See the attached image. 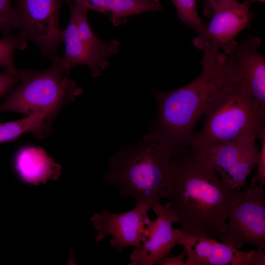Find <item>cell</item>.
<instances>
[{
  "mask_svg": "<svg viewBox=\"0 0 265 265\" xmlns=\"http://www.w3.org/2000/svg\"><path fill=\"white\" fill-rule=\"evenodd\" d=\"M233 191L196 154L185 151L172 158L164 197L184 232L219 238Z\"/></svg>",
  "mask_w": 265,
  "mask_h": 265,
  "instance_id": "1",
  "label": "cell"
},
{
  "mask_svg": "<svg viewBox=\"0 0 265 265\" xmlns=\"http://www.w3.org/2000/svg\"><path fill=\"white\" fill-rule=\"evenodd\" d=\"M203 52L202 71L194 80L172 91H152L158 115L148 132L166 143L173 157L185 151L196 122L225 77L226 55L211 50Z\"/></svg>",
  "mask_w": 265,
  "mask_h": 265,
  "instance_id": "2",
  "label": "cell"
},
{
  "mask_svg": "<svg viewBox=\"0 0 265 265\" xmlns=\"http://www.w3.org/2000/svg\"><path fill=\"white\" fill-rule=\"evenodd\" d=\"M173 157L166 143L147 132L136 144H125L109 157L103 182L151 209L164 196Z\"/></svg>",
  "mask_w": 265,
  "mask_h": 265,
  "instance_id": "3",
  "label": "cell"
},
{
  "mask_svg": "<svg viewBox=\"0 0 265 265\" xmlns=\"http://www.w3.org/2000/svg\"><path fill=\"white\" fill-rule=\"evenodd\" d=\"M202 129L192 134V150L221 143L258 138L265 114L240 85L225 77L211 97Z\"/></svg>",
  "mask_w": 265,
  "mask_h": 265,
  "instance_id": "4",
  "label": "cell"
},
{
  "mask_svg": "<svg viewBox=\"0 0 265 265\" xmlns=\"http://www.w3.org/2000/svg\"><path fill=\"white\" fill-rule=\"evenodd\" d=\"M18 85L0 105V113H20L26 115L48 113L54 115L66 104L73 102L82 89L56 62L48 69L19 70Z\"/></svg>",
  "mask_w": 265,
  "mask_h": 265,
  "instance_id": "5",
  "label": "cell"
},
{
  "mask_svg": "<svg viewBox=\"0 0 265 265\" xmlns=\"http://www.w3.org/2000/svg\"><path fill=\"white\" fill-rule=\"evenodd\" d=\"M71 13L67 26L62 29L61 42L64 43V55L56 62L70 72L75 66L85 65L93 77H99L109 66L107 58L119 51L116 40L105 41L98 38L88 21L87 11L67 0Z\"/></svg>",
  "mask_w": 265,
  "mask_h": 265,
  "instance_id": "6",
  "label": "cell"
},
{
  "mask_svg": "<svg viewBox=\"0 0 265 265\" xmlns=\"http://www.w3.org/2000/svg\"><path fill=\"white\" fill-rule=\"evenodd\" d=\"M264 186L254 177L244 191L234 190L227 211L225 231L221 241L239 249L249 244L257 250L265 245V195Z\"/></svg>",
  "mask_w": 265,
  "mask_h": 265,
  "instance_id": "7",
  "label": "cell"
},
{
  "mask_svg": "<svg viewBox=\"0 0 265 265\" xmlns=\"http://www.w3.org/2000/svg\"><path fill=\"white\" fill-rule=\"evenodd\" d=\"M64 0H16L20 33L34 43L40 54L52 63L60 56L57 52L62 29L59 15Z\"/></svg>",
  "mask_w": 265,
  "mask_h": 265,
  "instance_id": "8",
  "label": "cell"
},
{
  "mask_svg": "<svg viewBox=\"0 0 265 265\" xmlns=\"http://www.w3.org/2000/svg\"><path fill=\"white\" fill-rule=\"evenodd\" d=\"M256 139L221 143L191 151L218 174L230 189L239 190L256 165L259 149Z\"/></svg>",
  "mask_w": 265,
  "mask_h": 265,
  "instance_id": "9",
  "label": "cell"
},
{
  "mask_svg": "<svg viewBox=\"0 0 265 265\" xmlns=\"http://www.w3.org/2000/svg\"><path fill=\"white\" fill-rule=\"evenodd\" d=\"M150 209L148 204L136 201L134 208L127 212L114 213L105 209L94 213L91 220L97 232L96 241L109 236L110 245L118 251L129 246L138 248L149 236L153 222L148 214Z\"/></svg>",
  "mask_w": 265,
  "mask_h": 265,
  "instance_id": "10",
  "label": "cell"
},
{
  "mask_svg": "<svg viewBox=\"0 0 265 265\" xmlns=\"http://www.w3.org/2000/svg\"><path fill=\"white\" fill-rule=\"evenodd\" d=\"M252 2L236 1L216 11L208 24H203L196 30L198 35L192 40L194 46L202 50L209 48L226 54L231 53L238 44L236 40L238 34L250 25Z\"/></svg>",
  "mask_w": 265,
  "mask_h": 265,
  "instance_id": "11",
  "label": "cell"
},
{
  "mask_svg": "<svg viewBox=\"0 0 265 265\" xmlns=\"http://www.w3.org/2000/svg\"><path fill=\"white\" fill-rule=\"evenodd\" d=\"M260 38L249 36L227 54L226 73L240 85L265 114V58L258 51Z\"/></svg>",
  "mask_w": 265,
  "mask_h": 265,
  "instance_id": "12",
  "label": "cell"
},
{
  "mask_svg": "<svg viewBox=\"0 0 265 265\" xmlns=\"http://www.w3.org/2000/svg\"><path fill=\"white\" fill-rule=\"evenodd\" d=\"M178 245L184 247L186 265H265L263 250L243 251L209 237L178 229Z\"/></svg>",
  "mask_w": 265,
  "mask_h": 265,
  "instance_id": "13",
  "label": "cell"
},
{
  "mask_svg": "<svg viewBox=\"0 0 265 265\" xmlns=\"http://www.w3.org/2000/svg\"><path fill=\"white\" fill-rule=\"evenodd\" d=\"M151 209L157 218L153 220L147 239L132 251L130 265L157 264L178 245V229H174L173 225L178 222V219L169 202L163 205L158 203Z\"/></svg>",
  "mask_w": 265,
  "mask_h": 265,
  "instance_id": "14",
  "label": "cell"
},
{
  "mask_svg": "<svg viewBox=\"0 0 265 265\" xmlns=\"http://www.w3.org/2000/svg\"><path fill=\"white\" fill-rule=\"evenodd\" d=\"M14 167L20 177L35 185L58 179L61 166L41 147L26 146L20 149L14 158Z\"/></svg>",
  "mask_w": 265,
  "mask_h": 265,
  "instance_id": "15",
  "label": "cell"
},
{
  "mask_svg": "<svg viewBox=\"0 0 265 265\" xmlns=\"http://www.w3.org/2000/svg\"><path fill=\"white\" fill-rule=\"evenodd\" d=\"M73 0L74 4L87 11L93 10L108 16L114 26L124 24L131 16L163 8L159 0Z\"/></svg>",
  "mask_w": 265,
  "mask_h": 265,
  "instance_id": "16",
  "label": "cell"
},
{
  "mask_svg": "<svg viewBox=\"0 0 265 265\" xmlns=\"http://www.w3.org/2000/svg\"><path fill=\"white\" fill-rule=\"evenodd\" d=\"M53 117L48 113H36L16 121L0 123V144L14 140L27 132L38 138L48 135Z\"/></svg>",
  "mask_w": 265,
  "mask_h": 265,
  "instance_id": "17",
  "label": "cell"
},
{
  "mask_svg": "<svg viewBox=\"0 0 265 265\" xmlns=\"http://www.w3.org/2000/svg\"><path fill=\"white\" fill-rule=\"evenodd\" d=\"M27 40L21 34L3 36L0 39V67L10 73L18 71L14 63V53L17 50H23L27 47Z\"/></svg>",
  "mask_w": 265,
  "mask_h": 265,
  "instance_id": "18",
  "label": "cell"
},
{
  "mask_svg": "<svg viewBox=\"0 0 265 265\" xmlns=\"http://www.w3.org/2000/svg\"><path fill=\"white\" fill-rule=\"evenodd\" d=\"M179 18L186 26L195 31L203 24L198 13L196 0H171Z\"/></svg>",
  "mask_w": 265,
  "mask_h": 265,
  "instance_id": "19",
  "label": "cell"
},
{
  "mask_svg": "<svg viewBox=\"0 0 265 265\" xmlns=\"http://www.w3.org/2000/svg\"><path fill=\"white\" fill-rule=\"evenodd\" d=\"M19 26L18 14L10 0H0V29L3 36L11 35L12 29Z\"/></svg>",
  "mask_w": 265,
  "mask_h": 265,
  "instance_id": "20",
  "label": "cell"
},
{
  "mask_svg": "<svg viewBox=\"0 0 265 265\" xmlns=\"http://www.w3.org/2000/svg\"><path fill=\"white\" fill-rule=\"evenodd\" d=\"M261 141L257 166V170L253 176L262 185H265V127L261 131L258 138Z\"/></svg>",
  "mask_w": 265,
  "mask_h": 265,
  "instance_id": "21",
  "label": "cell"
},
{
  "mask_svg": "<svg viewBox=\"0 0 265 265\" xmlns=\"http://www.w3.org/2000/svg\"><path fill=\"white\" fill-rule=\"evenodd\" d=\"M19 80V70L16 73L0 72V98L9 93Z\"/></svg>",
  "mask_w": 265,
  "mask_h": 265,
  "instance_id": "22",
  "label": "cell"
},
{
  "mask_svg": "<svg viewBox=\"0 0 265 265\" xmlns=\"http://www.w3.org/2000/svg\"><path fill=\"white\" fill-rule=\"evenodd\" d=\"M238 0H206L204 8L205 15L210 18L216 11Z\"/></svg>",
  "mask_w": 265,
  "mask_h": 265,
  "instance_id": "23",
  "label": "cell"
},
{
  "mask_svg": "<svg viewBox=\"0 0 265 265\" xmlns=\"http://www.w3.org/2000/svg\"><path fill=\"white\" fill-rule=\"evenodd\" d=\"M186 253L184 249L177 256L168 255L160 260L157 264L160 265H186L184 260Z\"/></svg>",
  "mask_w": 265,
  "mask_h": 265,
  "instance_id": "24",
  "label": "cell"
},
{
  "mask_svg": "<svg viewBox=\"0 0 265 265\" xmlns=\"http://www.w3.org/2000/svg\"><path fill=\"white\" fill-rule=\"evenodd\" d=\"M253 1H259L261 2H265V0H252Z\"/></svg>",
  "mask_w": 265,
  "mask_h": 265,
  "instance_id": "25",
  "label": "cell"
}]
</instances>
